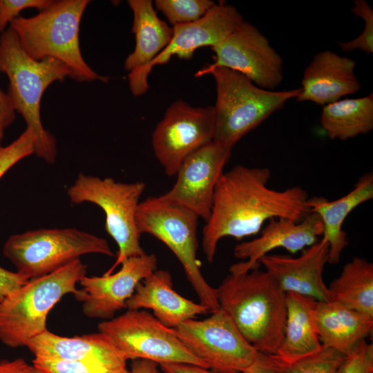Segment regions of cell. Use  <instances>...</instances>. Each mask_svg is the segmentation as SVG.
<instances>
[{"instance_id": "8", "label": "cell", "mask_w": 373, "mask_h": 373, "mask_svg": "<svg viewBox=\"0 0 373 373\" xmlns=\"http://www.w3.org/2000/svg\"><path fill=\"white\" fill-rule=\"evenodd\" d=\"M198 219L192 212L164 202L158 196L140 202L135 213L140 234L151 235L168 247L182 265L200 303L213 312L220 309L217 289L204 279L197 258Z\"/></svg>"}, {"instance_id": "33", "label": "cell", "mask_w": 373, "mask_h": 373, "mask_svg": "<svg viewBox=\"0 0 373 373\" xmlns=\"http://www.w3.org/2000/svg\"><path fill=\"white\" fill-rule=\"evenodd\" d=\"M334 373H373V344L359 341L345 355Z\"/></svg>"}, {"instance_id": "31", "label": "cell", "mask_w": 373, "mask_h": 373, "mask_svg": "<svg viewBox=\"0 0 373 373\" xmlns=\"http://www.w3.org/2000/svg\"><path fill=\"white\" fill-rule=\"evenodd\" d=\"M352 13L362 18L365 26L361 34L349 41H338L342 51L351 52L360 50L367 55L373 53V10L365 0H354Z\"/></svg>"}, {"instance_id": "27", "label": "cell", "mask_w": 373, "mask_h": 373, "mask_svg": "<svg viewBox=\"0 0 373 373\" xmlns=\"http://www.w3.org/2000/svg\"><path fill=\"white\" fill-rule=\"evenodd\" d=\"M320 122L331 140L345 141L370 133L373 128V93L324 106Z\"/></svg>"}, {"instance_id": "15", "label": "cell", "mask_w": 373, "mask_h": 373, "mask_svg": "<svg viewBox=\"0 0 373 373\" xmlns=\"http://www.w3.org/2000/svg\"><path fill=\"white\" fill-rule=\"evenodd\" d=\"M121 265V269L113 274L85 275L79 281L82 288L74 296L82 303L85 316L106 321L126 308V302L133 294L137 284L157 269V258L145 253L128 258Z\"/></svg>"}, {"instance_id": "4", "label": "cell", "mask_w": 373, "mask_h": 373, "mask_svg": "<svg viewBox=\"0 0 373 373\" xmlns=\"http://www.w3.org/2000/svg\"><path fill=\"white\" fill-rule=\"evenodd\" d=\"M89 0H52L35 16L15 19L9 27L16 33L26 53L36 60L51 57L69 68L73 79L80 82L108 78L95 72L85 61L80 48L79 32Z\"/></svg>"}, {"instance_id": "29", "label": "cell", "mask_w": 373, "mask_h": 373, "mask_svg": "<svg viewBox=\"0 0 373 373\" xmlns=\"http://www.w3.org/2000/svg\"><path fill=\"white\" fill-rule=\"evenodd\" d=\"M154 4L173 27L198 21L215 3L210 0H155Z\"/></svg>"}, {"instance_id": "40", "label": "cell", "mask_w": 373, "mask_h": 373, "mask_svg": "<svg viewBox=\"0 0 373 373\" xmlns=\"http://www.w3.org/2000/svg\"><path fill=\"white\" fill-rule=\"evenodd\" d=\"M261 353L259 352L255 363L242 373H276L262 361Z\"/></svg>"}, {"instance_id": "14", "label": "cell", "mask_w": 373, "mask_h": 373, "mask_svg": "<svg viewBox=\"0 0 373 373\" xmlns=\"http://www.w3.org/2000/svg\"><path fill=\"white\" fill-rule=\"evenodd\" d=\"M231 150L214 141L199 149L182 163L172 188L158 198L192 212L206 222L211 215L216 184Z\"/></svg>"}, {"instance_id": "23", "label": "cell", "mask_w": 373, "mask_h": 373, "mask_svg": "<svg viewBox=\"0 0 373 373\" xmlns=\"http://www.w3.org/2000/svg\"><path fill=\"white\" fill-rule=\"evenodd\" d=\"M372 198V171L360 176L354 188L338 200L329 201L318 196L309 198L307 204L311 211L317 213L323 222L321 239L329 244V264H338L343 251L349 244L347 235L343 229L345 220L358 206Z\"/></svg>"}, {"instance_id": "25", "label": "cell", "mask_w": 373, "mask_h": 373, "mask_svg": "<svg viewBox=\"0 0 373 373\" xmlns=\"http://www.w3.org/2000/svg\"><path fill=\"white\" fill-rule=\"evenodd\" d=\"M316 300L294 292L286 293L284 336L276 355L293 361L319 351L322 347L314 318Z\"/></svg>"}, {"instance_id": "3", "label": "cell", "mask_w": 373, "mask_h": 373, "mask_svg": "<svg viewBox=\"0 0 373 373\" xmlns=\"http://www.w3.org/2000/svg\"><path fill=\"white\" fill-rule=\"evenodd\" d=\"M0 72L8 77L9 95L16 113L35 134L34 153L48 164L57 156L56 140L42 124L40 108L44 93L55 82L71 77L69 68L51 57L36 60L23 48L10 27L0 37Z\"/></svg>"}, {"instance_id": "1", "label": "cell", "mask_w": 373, "mask_h": 373, "mask_svg": "<svg viewBox=\"0 0 373 373\" xmlns=\"http://www.w3.org/2000/svg\"><path fill=\"white\" fill-rule=\"evenodd\" d=\"M267 168L236 165L216 184L211 215L202 229V247L207 261L214 260L218 242L256 235L272 218L299 222L312 211L307 192L300 186L285 190L268 186Z\"/></svg>"}, {"instance_id": "13", "label": "cell", "mask_w": 373, "mask_h": 373, "mask_svg": "<svg viewBox=\"0 0 373 373\" xmlns=\"http://www.w3.org/2000/svg\"><path fill=\"white\" fill-rule=\"evenodd\" d=\"M214 61L199 70L197 77L218 67L238 72L257 86L269 90L283 79V61L268 39L256 26L243 21L223 41L211 48Z\"/></svg>"}, {"instance_id": "24", "label": "cell", "mask_w": 373, "mask_h": 373, "mask_svg": "<svg viewBox=\"0 0 373 373\" xmlns=\"http://www.w3.org/2000/svg\"><path fill=\"white\" fill-rule=\"evenodd\" d=\"M314 318L322 345L347 354L373 330V316L331 301H316Z\"/></svg>"}, {"instance_id": "5", "label": "cell", "mask_w": 373, "mask_h": 373, "mask_svg": "<svg viewBox=\"0 0 373 373\" xmlns=\"http://www.w3.org/2000/svg\"><path fill=\"white\" fill-rule=\"evenodd\" d=\"M86 274L80 259L28 280L0 302V341L12 348L26 346L47 330L50 311L66 295H75L77 284Z\"/></svg>"}, {"instance_id": "9", "label": "cell", "mask_w": 373, "mask_h": 373, "mask_svg": "<svg viewBox=\"0 0 373 373\" xmlns=\"http://www.w3.org/2000/svg\"><path fill=\"white\" fill-rule=\"evenodd\" d=\"M145 187L142 181L123 183L111 178L79 173L67 190L71 203H93L105 213V229L117 243L118 251L115 263L104 276L111 274L128 258L145 254L140 243L141 234L135 222L136 211Z\"/></svg>"}, {"instance_id": "7", "label": "cell", "mask_w": 373, "mask_h": 373, "mask_svg": "<svg viewBox=\"0 0 373 373\" xmlns=\"http://www.w3.org/2000/svg\"><path fill=\"white\" fill-rule=\"evenodd\" d=\"M3 255L30 280L46 276L88 254L115 256L107 240L74 228L40 229L10 236Z\"/></svg>"}, {"instance_id": "19", "label": "cell", "mask_w": 373, "mask_h": 373, "mask_svg": "<svg viewBox=\"0 0 373 373\" xmlns=\"http://www.w3.org/2000/svg\"><path fill=\"white\" fill-rule=\"evenodd\" d=\"M356 62L346 56L325 50L318 52L305 68L298 102L327 105L361 89L355 74Z\"/></svg>"}, {"instance_id": "30", "label": "cell", "mask_w": 373, "mask_h": 373, "mask_svg": "<svg viewBox=\"0 0 373 373\" xmlns=\"http://www.w3.org/2000/svg\"><path fill=\"white\" fill-rule=\"evenodd\" d=\"M32 365L40 373H129L127 367L101 363L51 358L35 357Z\"/></svg>"}, {"instance_id": "10", "label": "cell", "mask_w": 373, "mask_h": 373, "mask_svg": "<svg viewBox=\"0 0 373 373\" xmlns=\"http://www.w3.org/2000/svg\"><path fill=\"white\" fill-rule=\"evenodd\" d=\"M203 320L189 319L173 329L189 352L216 373H242L258 352L222 309Z\"/></svg>"}, {"instance_id": "20", "label": "cell", "mask_w": 373, "mask_h": 373, "mask_svg": "<svg viewBox=\"0 0 373 373\" xmlns=\"http://www.w3.org/2000/svg\"><path fill=\"white\" fill-rule=\"evenodd\" d=\"M126 308L151 309L153 315L169 328L209 312L203 305L178 294L173 289L171 274L163 269L155 270L137 284L133 294L126 302Z\"/></svg>"}, {"instance_id": "17", "label": "cell", "mask_w": 373, "mask_h": 373, "mask_svg": "<svg viewBox=\"0 0 373 373\" xmlns=\"http://www.w3.org/2000/svg\"><path fill=\"white\" fill-rule=\"evenodd\" d=\"M328 256L329 244L321 239L298 257L265 254L258 262L285 292L297 293L316 301H329L327 286L323 278Z\"/></svg>"}, {"instance_id": "36", "label": "cell", "mask_w": 373, "mask_h": 373, "mask_svg": "<svg viewBox=\"0 0 373 373\" xmlns=\"http://www.w3.org/2000/svg\"><path fill=\"white\" fill-rule=\"evenodd\" d=\"M16 118V111L10 98L0 87V147L3 137L5 129L10 126Z\"/></svg>"}, {"instance_id": "18", "label": "cell", "mask_w": 373, "mask_h": 373, "mask_svg": "<svg viewBox=\"0 0 373 373\" xmlns=\"http://www.w3.org/2000/svg\"><path fill=\"white\" fill-rule=\"evenodd\" d=\"M244 21L237 8L218 3L201 19L192 23L175 26L173 37L167 47L148 66L146 79L157 65L166 64L173 56L188 59L193 52L204 46L213 47L223 41Z\"/></svg>"}, {"instance_id": "6", "label": "cell", "mask_w": 373, "mask_h": 373, "mask_svg": "<svg viewBox=\"0 0 373 373\" xmlns=\"http://www.w3.org/2000/svg\"><path fill=\"white\" fill-rule=\"evenodd\" d=\"M211 74L216 85L213 141L233 149L246 134L281 109L300 88L274 91L261 88L235 70L218 67Z\"/></svg>"}, {"instance_id": "16", "label": "cell", "mask_w": 373, "mask_h": 373, "mask_svg": "<svg viewBox=\"0 0 373 373\" xmlns=\"http://www.w3.org/2000/svg\"><path fill=\"white\" fill-rule=\"evenodd\" d=\"M133 14L132 32L135 35L133 51L124 61L128 72L129 88L134 96L149 89L144 73L148 66L167 47L173 37V28L157 16L151 0H128Z\"/></svg>"}, {"instance_id": "12", "label": "cell", "mask_w": 373, "mask_h": 373, "mask_svg": "<svg viewBox=\"0 0 373 373\" xmlns=\"http://www.w3.org/2000/svg\"><path fill=\"white\" fill-rule=\"evenodd\" d=\"M214 135L213 106L193 107L180 99L155 128L153 149L165 173L173 177L189 155L213 141Z\"/></svg>"}, {"instance_id": "26", "label": "cell", "mask_w": 373, "mask_h": 373, "mask_svg": "<svg viewBox=\"0 0 373 373\" xmlns=\"http://www.w3.org/2000/svg\"><path fill=\"white\" fill-rule=\"evenodd\" d=\"M329 301L373 316V264L355 256L327 286Z\"/></svg>"}, {"instance_id": "41", "label": "cell", "mask_w": 373, "mask_h": 373, "mask_svg": "<svg viewBox=\"0 0 373 373\" xmlns=\"http://www.w3.org/2000/svg\"><path fill=\"white\" fill-rule=\"evenodd\" d=\"M155 373H165V372H162V371H160V370H159L158 369H157V370H155Z\"/></svg>"}, {"instance_id": "28", "label": "cell", "mask_w": 373, "mask_h": 373, "mask_svg": "<svg viewBox=\"0 0 373 373\" xmlns=\"http://www.w3.org/2000/svg\"><path fill=\"white\" fill-rule=\"evenodd\" d=\"M345 356L323 345L317 352L293 361H284L274 354H260L264 363L276 373H334Z\"/></svg>"}, {"instance_id": "38", "label": "cell", "mask_w": 373, "mask_h": 373, "mask_svg": "<svg viewBox=\"0 0 373 373\" xmlns=\"http://www.w3.org/2000/svg\"><path fill=\"white\" fill-rule=\"evenodd\" d=\"M160 366L165 373H216L207 368L189 363H163Z\"/></svg>"}, {"instance_id": "32", "label": "cell", "mask_w": 373, "mask_h": 373, "mask_svg": "<svg viewBox=\"0 0 373 373\" xmlns=\"http://www.w3.org/2000/svg\"><path fill=\"white\" fill-rule=\"evenodd\" d=\"M35 142V133L26 128L11 144L0 147V179L16 163L34 153Z\"/></svg>"}, {"instance_id": "21", "label": "cell", "mask_w": 373, "mask_h": 373, "mask_svg": "<svg viewBox=\"0 0 373 373\" xmlns=\"http://www.w3.org/2000/svg\"><path fill=\"white\" fill-rule=\"evenodd\" d=\"M323 233V222L316 212L312 211L299 222L272 218L262 229L259 237L236 245L233 255L255 265L259 263L258 260L261 256L274 249L284 248L291 254H296L317 242Z\"/></svg>"}, {"instance_id": "34", "label": "cell", "mask_w": 373, "mask_h": 373, "mask_svg": "<svg viewBox=\"0 0 373 373\" xmlns=\"http://www.w3.org/2000/svg\"><path fill=\"white\" fill-rule=\"evenodd\" d=\"M52 0H0V33H3L7 26L19 17L20 12L26 9L35 8L39 11L48 7Z\"/></svg>"}, {"instance_id": "39", "label": "cell", "mask_w": 373, "mask_h": 373, "mask_svg": "<svg viewBox=\"0 0 373 373\" xmlns=\"http://www.w3.org/2000/svg\"><path fill=\"white\" fill-rule=\"evenodd\" d=\"M157 363L144 359L133 360L129 373H155L157 369Z\"/></svg>"}, {"instance_id": "11", "label": "cell", "mask_w": 373, "mask_h": 373, "mask_svg": "<svg viewBox=\"0 0 373 373\" xmlns=\"http://www.w3.org/2000/svg\"><path fill=\"white\" fill-rule=\"evenodd\" d=\"M127 360L144 359L159 365L182 363L207 368L174 334L146 310H127L98 324ZM208 369V368H207Z\"/></svg>"}, {"instance_id": "2", "label": "cell", "mask_w": 373, "mask_h": 373, "mask_svg": "<svg viewBox=\"0 0 373 373\" xmlns=\"http://www.w3.org/2000/svg\"><path fill=\"white\" fill-rule=\"evenodd\" d=\"M248 261L232 265L217 289L219 307L258 352L276 354L284 336L286 292L266 270Z\"/></svg>"}, {"instance_id": "37", "label": "cell", "mask_w": 373, "mask_h": 373, "mask_svg": "<svg viewBox=\"0 0 373 373\" xmlns=\"http://www.w3.org/2000/svg\"><path fill=\"white\" fill-rule=\"evenodd\" d=\"M0 373H40L32 364L22 358L0 361Z\"/></svg>"}, {"instance_id": "22", "label": "cell", "mask_w": 373, "mask_h": 373, "mask_svg": "<svg viewBox=\"0 0 373 373\" xmlns=\"http://www.w3.org/2000/svg\"><path fill=\"white\" fill-rule=\"evenodd\" d=\"M26 347L35 357L101 363L127 367V358L113 341L103 333L66 337L48 329L30 339Z\"/></svg>"}, {"instance_id": "35", "label": "cell", "mask_w": 373, "mask_h": 373, "mask_svg": "<svg viewBox=\"0 0 373 373\" xmlns=\"http://www.w3.org/2000/svg\"><path fill=\"white\" fill-rule=\"evenodd\" d=\"M28 282V280L18 273L0 267V302Z\"/></svg>"}]
</instances>
